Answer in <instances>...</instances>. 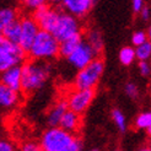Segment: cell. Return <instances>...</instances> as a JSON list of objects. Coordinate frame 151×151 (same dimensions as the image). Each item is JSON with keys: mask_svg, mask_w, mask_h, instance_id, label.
Instances as JSON below:
<instances>
[{"mask_svg": "<svg viewBox=\"0 0 151 151\" xmlns=\"http://www.w3.org/2000/svg\"><path fill=\"white\" fill-rule=\"evenodd\" d=\"M52 66L47 60L33 59L26 62L22 65V91L26 95H31L37 90L43 87L48 80Z\"/></svg>", "mask_w": 151, "mask_h": 151, "instance_id": "1", "label": "cell"}, {"mask_svg": "<svg viewBox=\"0 0 151 151\" xmlns=\"http://www.w3.org/2000/svg\"><path fill=\"white\" fill-rule=\"evenodd\" d=\"M41 147L44 151H79L82 144L73 133L66 132L60 127H50L42 135Z\"/></svg>", "mask_w": 151, "mask_h": 151, "instance_id": "2", "label": "cell"}, {"mask_svg": "<svg viewBox=\"0 0 151 151\" xmlns=\"http://www.w3.org/2000/svg\"><path fill=\"white\" fill-rule=\"evenodd\" d=\"M59 46L60 42L52 32L40 29L28 54L32 59H42V60L53 59L59 54Z\"/></svg>", "mask_w": 151, "mask_h": 151, "instance_id": "3", "label": "cell"}, {"mask_svg": "<svg viewBox=\"0 0 151 151\" xmlns=\"http://www.w3.org/2000/svg\"><path fill=\"white\" fill-rule=\"evenodd\" d=\"M26 50L19 43L11 42L6 37H0V70L4 71L15 65L25 63Z\"/></svg>", "mask_w": 151, "mask_h": 151, "instance_id": "4", "label": "cell"}, {"mask_svg": "<svg viewBox=\"0 0 151 151\" xmlns=\"http://www.w3.org/2000/svg\"><path fill=\"white\" fill-rule=\"evenodd\" d=\"M104 70V63L101 58H95L88 65L79 70L74 85L76 88H95Z\"/></svg>", "mask_w": 151, "mask_h": 151, "instance_id": "5", "label": "cell"}, {"mask_svg": "<svg viewBox=\"0 0 151 151\" xmlns=\"http://www.w3.org/2000/svg\"><path fill=\"white\" fill-rule=\"evenodd\" d=\"M78 32H80V24L78 17L70 12H60L57 26L52 32L57 37V40L62 42Z\"/></svg>", "mask_w": 151, "mask_h": 151, "instance_id": "6", "label": "cell"}, {"mask_svg": "<svg viewBox=\"0 0 151 151\" xmlns=\"http://www.w3.org/2000/svg\"><path fill=\"white\" fill-rule=\"evenodd\" d=\"M97 55L99 54L96 53V50L90 46L86 40H84L80 46L66 59H68V63H69L73 68L80 70L82 68H85L86 65H88L95 58H97Z\"/></svg>", "mask_w": 151, "mask_h": 151, "instance_id": "7", "label": "cell"}, {"mask_svg": "<svg viewBox=\"0 0 151 151\" xmlns=\"http://www.w3.org/2000/svg\"><path fill=\"white\" fill-rule=\"evenodd\" d=\"M95 99V88H76L66 99L69 109L76 113H84Z\"/></svg>", "mask_w": 151, "mask_h": 151, "instance_id": "8", "label": "cell"}, {"mask_svg": "<svg viewBox=\"0 0 151 151\" xmlns=\"http://www.w3.org/2000/svg\"><path fill=\"white\" fill-rule=\"evenodd\" d=\"M59 14L60 12L55 11L54 9H50L49 6L44 4V5H41L40 7H37L36 10H33L32 17L37 21V24H38L41 29L53 32L57 26Z\"/></svg>", "mask_w": 151, "mask_h": 151, "instance_id": "9", "label": "cell"}, {"mask_svg": "<svg viewBox=\"0 0 151 151\" xmlns=\"http://www.w3.org/2000/svg\"><path fill=\"white\" fill-rule=\"evenodd\" d=\"M21 27H22V36L20 41V46L27 53L31 49V46L36 38L37 33L40 32V26L33 17H24L21 19Z\"/></svg>", "mask_w": 151, "mask_h": 151, "instance_id": "10", "label": "cell"}, {"mask_svg": "<svg viewBox=\"0 0 151 151\" xmlns=\"http://www.w3.org/2000/svg\"><path fill=\"white\" fill-rule=\"evenodd\" d=\"M96 0H63V5L68 12L76 17H84L92 9Z\"/></svg>", "mask_w": 151, "mask_h": 151, "instance_id": "11", "label": "cell"}, {"mask_svg": "<svg viewBox=\"0 0 151 151\" xmlns=\"http://www.w3.org/2000/svg\"><path fill=\"white\" fill-rule=\"evenodd\" d=\"M21 79H22V66L15 65L3 71L1 74V84L9 86L16 91H21Z\"/></svg>", "mask_w": 151, "mask_h": 151, "instance_id": "12", "label": "cell"}, {"mask_svg": "<svg viewBox=\"0 0 151 151\" xmlns=\"http://www.w3.org/2000/svg\"><path fill=\"white\" fill-rule=\"evenodd\" d=\"M19 102V91L4 84L0 85V106L5 109L12 108Z\"/></svg>", "mask_w": 151, "mask_h": 151, "instance_id": "13", "label": "cell"}, {"mask_svg": "<svg viewBox=\"0 0 151 151\" xmlns=\"http://www.w3.org/2000/svg\"><path fill=\"white\" fill-rule=\"evenodd\" d=\"M80 124H81V119H80V113H76L71 109H68L64 116L62 118L59 123V127L63 128L64 130L69 132V133H76L80 128Z\"/></svg>", "mask_w": 151, "mask_h": 151, "instance_id": "14", "label": "cell"}, {"mask_svg": "<svg viewBox=\"0 0 151 151\" xmlns=\"http://www.w3.org/2000/svg\"><path fill=\"white\" fill-rule=\"evenodd\" d=\"M82 41H84V36L80 32L75 33V35L70 36L69 38L62 41L60 42V46H59V55L68 58L82 43Z\"/></svg>", "mask_w": 151, "mask_h": 151, "instance_id": "15", "label": "cell"}, {"mask_svg": "<svg viewBox=\"0 0 151 151\" xmlns=\"http://www.w3.org/2000/svg\"><path fill=\"white\" fill-rule=\"evenodd\" d=\"M69 109L68 102L65 101H59L57 102L53 107L49 109L48 114H47V123L49 127H58L60 120H62L64 113Z\"/></svg>", "mask_w": 151, "mask_h": 151, "instance_id": "16", "label": "cell"}, {"mask_svg": "<svg viewBox=\"0 0 151 151\" xmlns=\"http://www.w3.org/2000/svg\"><path fill=\"white\" fill-rule=\"evenodd\" d=\"M1 31V36L6 37L7 40H10L11 42L19 43L21 41V36H22V27H21V20H15L10 24L5 25L4 27L0 28Z\"/></svg>", "mask_w": 151, "mask_h": 151, "instance_id": "17", "label": "cell"}, {"mask_svg": "<svg viewBox=\"0 0 151 151\" xmlns=\"http://www.w3.org/2000/svg\"><path fill=\"white\" fill-rule=\"evenodd\" d=\"M85 40L96 50L97 54H101V52L103 50V37L100 31H97V29H90L86 33Z\"/></svg>", "mask_w": 151, "mask_h": 151, "instance_id": "18", "label": "cell"}, {"mask_svg": "<svg viewBox=\"0 0 151 151\" xmlns=\"http://www.w3.org/2000/svg\"><path fill=\"white\" fill-rule=\"evenodd\" d=\"M16 17H17V14L15 9H12V7H3L0 10V28L15 20H17Z\"/></svg>", "mask_w": 151, "mask_h": 151, "instance_id": "19", "label": "cell"}, {"mask_svg": "<svg viewBox=\"0 0 151 151\" xmlns=\"http://www.w3.org/2000/svg\"><path fill=\"white\" fill-rule=\"evenodd\" d=\"M137 58V52L132 47H124L119 52V62L123 65H130Z\"/></svg>", "mask_w": 151, "mask_h": 151, "instance_id": "20", "label": "cell"}, {"mask_svg": "<svg viewBox=\"0 0 151 151\" xmlns=\"http://www.w3.org/2000/svg\"><path fill=\"white\" fill-rule=\"evenodd\" d=\"M137 58L139 60H147L151 58V41H146L140 46H137Z\"/></svg>", "mask_w": 151, "mask_h": 151, "instance_id": "21", "label": "cell"}, {"mask_svg": "<svg viewBox=\"0 0 151 151\" xmlns=\"http://www.w3.org/2000/svg\"><path fill=\"white\" fill-rule=\"evenodd\" d=\"M111 116H112L113 122H114L116 125L118 127V129L120 132H125L127 130V120H125V117H124L123 113L116 108L111 112Z\"/></svg>", "mask_w": 151, "mask_h": 151, "instance_id": "22", "label": "cell"}, {"mask_svg": "<svg viewBox=\"0 0 151 151\" xmlns=\"http://www.w3.org/2000/svg\"><path fill=\"white\" fill-rule=\"evenodd\" d=\"M135 127L138 129H147L149 127H151V112H145L138 116V118L135 119Z\"/></svg>", "mask_w": 151, "mask_h": 151, "instance_id": "23", "label": "cell"}, {"mask_svg": "<svg viewBox=\"0 0 151 151\" xmlns=\"http://www.w3.org/2000/svg\"><path fill=\"white\" fill-rule=\"evenodd\" d=\"M47 1L48 0H20V3L26 9H29V10H36L37 7H40L41 5H44Z\"/></svg>", "mask_w": 151, "mask_h": 151, "instance_id": "24", "label": "cell"}, {"mask_svg": "<svg viewBox=\"0 0 151 151\" xmlns=\"http://www.w3.org/2000/svg\"><path fill=\"white\" fill-rule=\"evenodd\" d=\"M146 41H147V35L145 32H142V31L135 32L132 37V42H133L134 46H140V44H142Z\"/></svg>", "mask_w": 151, "mask_h": 151, "instance_id": "25", "label": "cell"}, {"mask_svg": "<svg viewBox=\"0 0 151 151\" xmlns=\"http://www.w3.org/2000/svg\"><path fill=\"white\" fill-rule=\"evenodd\" d=\"M125 93L132 97V99H137L138 93H139V90L137 87V85L133 84V82H129V84L125 85Z\"/></svg>", "mask_w": 151, "mask_h": 151, "instance_id": "26", "label": "cell"}, {"mask_svg": "<svg viewBox=\"0 0 151 151\" xmlns=\"http://www.w3.org/2000/svg\"><path fill=\"white\" fill-rule=\"evenodd\" d=\"M139 70H140L141 76L147 78L149 75L151 74V66H150V64L146 62V60H140L139 62Z\"/></svg>", "mask_w": 151, "mask_h": 151, "instance_id": "27", "label": "cell"}, {"mask_svg": "<svg viewBox=\"0 0 151 151\" xmlns=\"http://www.w3.org/2000/svg\"><path fill=\"white\" fill-rule=\"evenodd\" d=\"M132 6L134 12H141L144 9V0H132Z\"/></svg>", "mask_w": 151, "mask_h": 151, "instance_id": "28", "label": "cell"}, {"mask_svg": "<svg viewBox=\"0 0 151 151\" xmlns=\"http://www.w3.org/2000/svg\"><path fill=\"white\" fill-rule=\"evenodd\" d=\"M22 150L24 151H38L40 146L35 144V142H26L25 145H22Z\"/></svg>", "mask_w": 151, "mask_h": 151, "instance_id": "29", "label": "cell"}, {"mask_svg": "<svg viewBox=\"0 0 151 151\" xmlns=\"http://www.w3.org/2000/svg\"><path fill=\"white\" fill-rule=\"evenodd\" d=\"M12 150H14V146L10 142H7V141L0 142V151H12Z\"/></svg>", "mask_w": 151, "mask_h": 151, "instance_id": "30", "label": "cell"}, {"mask_svg": "<svg viewBox=\"0 0 151 151\" xmlns=\"http://www.w3.org/2000/svg\"><path fill=\"white\" fill-rule=\"evenodd\" d=\"M141 19L144 21H147L150 19V10L147 9V7L144 6V9L141 10Z\"/></svg>", "mask_w": 151, "mask_h": 151, "instance_id": "31", "label": "cell"}, {"mask_svg": "<svg viewBox=\"0 0 151 151\" xmlns=\"http://www.w3.org/2000/svg\"><path fill=\"white\" fill-rule=\"evenodd\" d=\"M48 1H50L52 4H60L63 3V0H48Z\"/></svg>", "mask_w": 151, "mask_h": 151, "instance_id": "32", "label": "cell"}, {"mask_svg": "<svg viewBox=\"0 0 151 151\" xmlns=\"http://www.w3.org/2000/svg\"><path fill=\"white\" fill-rule=\"evenodd\" d=\"M146 133H147V135H149V137H151V127H149L147 129H146Z\"/></svg>", "mask_w": 151, "mask_h": 151, "instance_id": "33", "label": "cell"}, {"mask_svg": "<svg viewBox=\"0 0 151 151\" xmlns=\"http://www.w3.org/2000/svg\"><path fill=\"white\" fill-rule=\"evenodd\" d=\"M149 37L151 38V27H150V29H149Z\"/></svg>", "mask_w": 151, "mask_h": 151, "instance_id": "34", "label": "cell"}]
</instances>
